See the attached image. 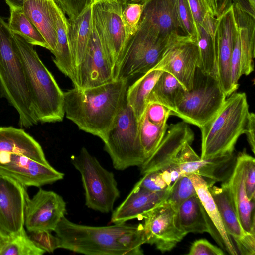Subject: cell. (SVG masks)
Wrapping results in <instances>:
<instances>
[{"mask_svg":"<svg viewBox=\"0 0 255 255\" xmlns=\"http://www.w3.org/2000/svg\"><path fill=\"white\" fill-rule=\"evenodd\" d=\"M54 231L59 248L87 255H142L146 242L142 224L91 226L64 216Z\"/></svg>","mask_w":255,"mask_h":255,"instance_id":"cell-1","label":"cell"},{"mask_svg":"<svg viewBox=\"0 0 255 255\" xmlns=\"http://www.w3.org/2000/svg\"><path fill=\"white\" fill-rule=\"evenodd\" d=\"M128 79L92 88L74 87L64 92L66 118L85 132L103 141L126 99Z\"/></svg>","mask_w":255,"mask_h":255,"instance_id":"cell-2","label":"cell"},{"mask_svg":"<svg viewBox=\"0 0 255 255\" xmlns=\"http://www.w3.org/2000/svg\"><path fill=\"white\" fill-rule=\"evenodd\" d=\"M0 95L17 111L21 127L28 128L39 122L13 34L0 15Z\"/></svg>","mask_w":255,"mask_h":255,"instance_id":"cell-3","label":"cell"},{"mask_svg":"<svg viewBox=\"0 0 255 255\" xmlns=\"http://www.w3.org/2000/svg\"><path fill=\"white\" fill-rule=\"evenodd\" d=\"M13 35L24 66L38 122L62 121L65 115L64 92L41 60L34 45L19 35Z\"/></svg>","mask_w":255,"mask_h":255,"instance_id":"cell-4","label":"cell"},{"mask_svg":"<svg viewBox=\"0 0 255 255\" xmlns=\"http://www.w3.org/2000/svg\"><path fill=\"white\" fill-rule=\"evenodd\" d=\"M225 101L216 115L200 128L201 159L234 153L235 145L244 134L249 113L244 92H234Z\"/></svg>","mask_w":255,"mask_h":255,"instance_id":"cell-5","label":"cell"},{"mask_svg":"<svg viewBox=\"0 0 255 255\" xmlns=\"http://www.w3.org/2000/svg\"><path fill=\"white\" fill-rule=\"evenodd\" d=\"M182 36L167 37L145 22L140 21L129 39L115 74L116 79L129 80L154 68L169 46Z\"/></svg>","mask_w":255,"mask_h":255,"instance_id":"cell-6","label":"cell"},{"mask_svg":"<svg viewBox=\"0 0 255 255\" xmlns=\"http://www.w3.org/2000/svg\"><path fill=\"white\" fill-rule=\"evenodd\" d=\"M226 98L218 79L197 67L192 88L179 96L171 115L200 128L216 115Z\"/></svg>","mask_w":255,"mask_h":255,"instance_id":"cell-7","label":"cell"},{"mask_svg":"<svg viewBox=\"0 0 255 255\" xmlns=\"http://www.w3.org/2000/svg\"><path fill=\"white\" fill-rule=\"evenodd\" d=\"M103 142L104 149L117 170L140 167L144 162L139 135V121L126 99Z\"/></svg>","mask_w":255,"mask_h":255,"instance_id":"cell-8","label":"cell"},{"mask_svg":"<svg viewBox=\"0 0 255 255\" xmlns=\"http://www.w3.org/2000/svg\"><path fill=\"white\" fill-rule=\"evenodd\" d=\"M71 163L81 174L87 207L102 213L112 211L120 196L113 172L104 168L85 147L72 156Z\"/></svg>","mask_w":255,"mask_h":255,"instance_id":"cell-9","label":"cell"},{"mask_svg":"<svg viewBox=\"0 0 255 255\" xmlns=\"http://www.w3.org/2000/svg\"><path fill=\"white\" fill-rule=\"evenodd\" d=\"M124 2L102 0L91 4L92 20L115 75L129 40L122 17Z\"/></svg>","mask_w":255,"mask_h":255,"instance_id":"cell-10","label":"cell"},{"mask_svg":"<svg viewBox=\"0 0 255 255\" xmlns=\"http://www.w3.org/2000/svg\"><path fill=\"white\" fill-rule=\"evenodd\" d=\"M177 211L165 200L142 216L145 244L154 245L164 253L183 240L187 234L180 225Z\"/></svg>","mask_w":255,"mask_h":255,"instance_id":"cell-11","label":"cell"},{"mask_svg":"<svg viewBox=\"0 0 255 255\" xmlns=\"http://www.w3.org/2000/svg\"><path fill=\"white\" fill-rule=\"evenodd\" d=\"M0 175L12 178L22 185L40 187L62 180L64 174L49 164L25 156L0 152Z\"/></svg>","mask_w":255,"mask_h":255,"instance_id":"cell-12","label":"cell"},{"mask_svg":"<svg viewBox=\"0 0 255 255\" xmlns=\"http://www.w3.org/2000/svg\"><path fill=\"white\" fill-rule=\"evenodd\" d=\"M66 212V204L62 197L40 188L32 198H26L24 226L29 232L54 231Z\"/></svg>","mask_w":255,"mask_h":255,"instance_id":"cell-13","label":"cell"},{"mask_svg":"<svg viewBox=\"0 0 255 255\" xmlns=\"http://www.w3.org/2000/svg\"><path fill=\"white\" fill-rule=\"evenodd\" d=\"M114 69L105 50L93 20L91 33L85 55L76 68V85L85 89L114 80Z\"/></svg>","mask_w":255,"mask_h":255,"instance_id":"cell-14","label":"cell"},{"mask_svg":"<svg viewBox=\"0 0 255 255\" xmlns=\"http://www.w3.org/2000/svg\"><path fill=\"white\" fill-rule=\"evenodd\" d=\"M185 143L176 158L182 176L194 174L201 176L211 186L226 181L231 175L236 163L234 153L201 159L191 146Z\"/></svg>","mask_w":255,"mask_h":255,"instance_id":"cell-15","label":"cell"},{"mask_svg":"<svg viewBox=\"0 0 255 255\" xmlns=\"http://www.w3.org/2000/svg\"><path fill=\"white\" fill-rule=\"evenodd\" d=\"M199 62L197 43L186 36H182L169 46L154 68L170 73L186 90H190Z\"/></svg>","mask_w":255,"mask_h":255,"instance_id":"cell-16","label":"cell"},{"mask_svg":"<svg viewBox=\"0 0 255 255\" xmlns=\"http://www.w3.org/2000/svg\"><path fill=\"white\" fill-rule=\"evenodd\" d=\"M237 32L232 5L217 18L214 33L218 80L226 97L235 92L232 83L231 59Z\"/></svg>","mask_w":255,"mask_h":255,"instance_id":"cell-17","label":"cell"},{"mask_svg":"<svg viewBox=\"0 0 255 255\" xmlns=\"http://www.w3.org/2000/svg\"><path fill=\"white\" fill-rule=\"evenodd\" d=\"M250 156L245 150L236 155L234 169L221 187L227 192L244 230L248 234L255 235V200H249L245 187Z\"/></svg>","mask_w":255,"mask_h":255,"instance_id":"cell-18","label":"cell"},{"mask_svg":"<svg viewBox=\"0 0 255 255\" xmlns=\"http://www.w3.org/2000/svg\"><path fill=\"white\" fill-rule=\"evenodd\" d=\"M26 187L0 175V229L12 235L24 226V211L28 196Z\"/></svg>","mask_w":255,"mask_h":255,"instance_id":"cell-19","label":"cell"},{"mask_svg":"<svg viewBox=\"0 0 255 255\" xmlns=\"http://www.w3.org/2000/svg\"><path fill=\"white\" fill-rule=\"evenodd\" d=\"M167 130L157 148L139 167L142 175L177 165L176 158L181 149L186 143L191 144L194 139L192 130L184 121L171 124Z\"/></svg>","mask_w":255,"mask_h":255,"instance_id":"cell-20","label":"cell"},{"mask_svg":"<svg viewBox=\"0 0 255 255\" xmlns=\"http://www.w3.org/2000/svg\"><path fill=\"white\" fill-rule=\"evenodd\" d=\"M208 189L217 206L225 229L238 254L255 255V235L244 230L226 190L221 186L214 185Z\"/></svg>","mask_w":255,"mask_h":255,"instance_id":"cell-21","label":"cell"},{"mask_svg":"<svg viewBox=\"0 0 255 255\" xmlns=\"http://www.w3.org/2000/svg\"><path fill=\"white\" fill-rule=\"evenodd\" d=\"M171 190L152 192L135 185L124 201L113 212L111 222L123 224L142 217L168 197Z\"/></svg>","mask_w":255,"mask_h":255,"instance_id":"cell-22","label":"cell"},{"mask_svg":"<svg viewBox=\"0 0 255 255\" xmlns=\"http://www.w3.org/2000/svg\"><path fill=\"white\" fill-rule=\"evenodd\" d=\"M140 21L167 37L184 35L177 11V0H143Z\"/></svg>","mask_w":255,"mask_h":255,"instance_id":"cell-23","label":"cell"},{"mask_svg":"<svg viewBox=\"0 0 255 255\" xmlns=\"http://www.w3.org/2000/svg\"><path fill=\"white\" fill-rule=\"evenodd\" d=\"M59 7L55 0H23L22 7L53 54L57 47L56 19Z\"/></svg>","mask_w":255,"mask_h":255,"instance_id":"cell-24","label":"cell"},{"mask_svg":"<svg viewBox=\"0 0 255 255\" xmlns=\"http://www.w3.org/2000/svg\"><path fill=\"white\" fill-rule=\"evenodd\" d=\"M0 152L20 154L49 164L39 143L22 129L13 127H0Z\"/></svg>","mask_w":255,"mask_h":255,"instance_id":"cell-25","label":"cell"},{"mask_svg":"<svg viewBox=\"0 0 255 255\" xmlns=\"http://www.w3.org/2000/svg\"><path fill=\"white\" fill-rule=\"evenodd\" d=\"M177 212L180 225L187 234L208 233L222 247L220 237L197 194L183 202Z\"/></svg>","mask_w":255,"mask_h":255,"instance_id":"cell-26","label":"cell"},{"mask_svg":"<svg viewBox=\"0 0 255 255\" xmlns=\"http://www.w3.org/2000/svg\"><path fill=\"white\" fill-rule=\"evenodd\" d=\"M217 18L207 13L197 28L196 43L199 51L198 68L218 79L214 33Z\"/></svg>","mask_w":255,"mask_h":255,"instance_id":"cell-27","label":"cell"},{"mask_svg":"<svg viewBox=\"0 0 255 255\" xmlns=\"http://www.w3.org/2000/svg\"><path fill=\"white\" fill-rule=\"evenodd\" d=\"M187 175L192 181L196 193L220 237L222 243L221 248L230 255H239L225 229L218 208L209 191L207 182L198 175L191 174Z\"/></svg>","mask_w":255,"mask_h":255,"instance_id":"cell-28","label":"cell"},{"mask_svg":"<svg viewBox=\"0 0 255 255\" xmlns=\"http://www.w3.org/2000/svg\"><path fill=\"white\" fill-rule=\"evenodd\" d=\"M57 47L53 62L59 70L76 85V70L69 36V20L59 7L57 13Z\"/></svg>","mask_w":255,"mask_h":255,"instance_id":"cell-29","label":"cell"},{"mask_svg":"<svg viewBox=\"0 0 255 255\" xmlns=\"http://www.w3.org/2000/svg\"><path fill=\"white\" fill-rule=\"evenodd\" d=\"M232 7L240 37L242 75L247 76L254 67L255 18L234 6Z\"/></svg>","mask_w":255,"mask_h":255,"instance_id":"cell-30","label":"cell"},{"mask_svg":"<svg viewBox=\"0 0 255 255\" xmlns=\"http://www.w3.org/2000/svg\"><path fill=\"white\" fill-rule=\"evenodd\" d=\"M69 20V36L74 63L76 68L86 51L92 27V5L77 18Z\"/></svg>","mask_w":255,"mask_h":255,"instance_id":"cell-31","label":"cell"},{"mask_svg":"<svg viewBox=\"0 0 255 255\" xmlns=\"http://www.w3.org/2000/svg\"><path fill=\"white\" fill-rule=\"evenodd\" d=\"M162 71L158 69H152L142 74L128 88L127 102L138 121L145 111L148 97Z\"/></svg>","mask_w":255,"mask_h":255,"instance_id":"cell-32","label":"cell"},{"mask_svg":"<svg viewBox=\"0 0 255 255\" xmlns=\"http://www.w3.org/2000/svg\"><path fill=\"white\" fill-rule=\"evenodd\" d=\"M185 90L174 76L163 71L148 97L147 104H160L167 107L172 113L175 109L178 98Z\"/></svg>","mask_w":255,"mask_h":255,"instance_id":"cell-33","label":"cell"},{"mask_svg":"<svg viewBox=\"0 0 255 255\" xmlns=\"http://www.w3.org/2000/svg\"><path fill=\"white\" fill-rule=\"evenodd\" d=\"M9 28L13 34L24 38L34 46H39L49 49L46 42L37 29L26 16L22 7L9 6Z\"/></svg>","mask_w":255,"mask_h":255,"instance_id":"cell-34","label":"cell"},{"mask_svg":"<svg viewBox=\"0 0 255 255\" xmlns=\"http://www.w3.org/2000/svg\"><path fill=\"white\" fill-rule=\"evenodd\" d=\"M168 127L167 124L158 126L152 123L148 120L144 112L139 121V135L145 160L157 148L163 139Z\"/></svg>","mask_w":255,"mask_h":255,"instance_id":"cell-35","label":"cell"},{"mask_svg":"<svg viewBox=\"0 0 255 255\" xmlns=\"http://www.w3.org/2000/svg\"><path fill=\"white\" fill-rule=\"evenodd\" d=\"M45 253L30 238L24 228L17 233L9 235L0 255H42Z\"/></svg>","mask_w":255,"mask_h":255,"instance_id":"cell-36","label":"cell"},{"mask_svg":"<svg viewBox=\"0 0 255 255\" xmlns=\"http://www.w3.org/2000/svg\"><path fill=\"white\" fill-rule=\"evenodd\" d=\"M143 8V5L141 2L128 1L123 4L122 20L129 39L138 29Z\"/></svg>","mask_w":255,"mask_h":255,"instance_id":"cell-37","label":"cell"},{"mask_svg":"<svg viewBox=\"0 0 255 255\" xmlns=\"http://www.w3.org/2000/svg\"><path fill=\"white\" fill-rule=\"evenodd\" d=\"M196 194L191 179L188 175H183L176 182L166 200L177 210L183 202Z\"/></svg>","mask_w":255,"mask_h":255,"instance_id":"cell-38","label":"cell"},{"mask_svg":"<svg viewBox=\"0 0 255 255\" xmlns=\"http://www.w3.org/2000/svg\"><path fill=\"white\" fill-rule=\"evenodd\" d=\"M178 19L184 35L196 42L197 31L187 0H177Z\"/></svg>","mask_w":255,"mask_h":255,"instance_id":"cell-39","label":"cell"},{"mask_svg":"<svg viewBox=\"0 0 255 255\" xmlns=\"http://www.w3.org/2000/svg\"><path fill=\"white\" fill-rule=\"evenodd\" d=\"M69 20L77 18L92 3V0H55Z\"/></svg>","mask_w":255,"mask_h":255,"instance_id":"cell-40","label":"cell"},{"mask_svg":"<svg viewBox=\"0 0 255 255\" xmlns=\"http://www.w3.org/2000/svg\"><path fill=\"white\" fill-rule=\"evenodd\" d=\"M136 185L152 192H160L169 188L159 171L151 172L143 175Z\"/></svg>","mask_w":255,"mask_h":255,"instance_id":"cell-41","label":"cell"},{"mask_svg":"<svg viewBox=\"0 0 255 255\" xmlns=\"http://www.w3.org/2000/svg\"><path fill=\"white\" fill-rule=\"evenodd\" d=\"M30 238L45 252L52 253L59 248V242L56 236L48 231H36L29 232Z\"/></svg>","mask_w":255,"mask_h":255,"instance_id":"cell-42","label":"cell"},{"mask_svg":"<svg viewBox=\"0 0 255 255\" xmlns=\"http://www.w3.org/2000/svg\"><path fill=\"white\" fill-rule=\"evenodd\" d=\"M145 113L148 120L158 126L167 125L171 111L165 106L157 103L147 104Z\"/></svg>","mask_w":255,"mask_h":255,"instance_id":"cell-43","label":"cell"},{"mask_svg":"<svg viewBox=\"0 0 255 255\" xmlns=\"http://www.w3.org/2000/svg\"><path fill=\"white\" fill-rule=\"evenodd\" d=\"M231 72L232 86L236 91L239 87V80L242 75L240 41L238 29L231 56Z\"/></svg>","mask_w":255,"mask_h":255,"instance_id":"cell-44","label":"cell"},{"mask_svg":"<svg viewBox=\"0 0 255 255\" xmlns=\"http://www.w3.org/2000/svg\"><path fill=\"white\" fill-rule=\"evenodd\" d=\"M188 255H224L223 250L209 242L208 240L201 239L195 241L191 245Z\"/></svg>","mask_w":255,"mask_h":255,"instance_id":"cell-45","label":"cell"},{"mask_svg":"<svg viewBox=\"0 0 255 255\" xmlns=\"http://www.w3.org/2000/svg\"><path fill=\"white\" fill-rule=\"evenodd\" d=\"M245 187L248 198L255 200V159L250 156L245 177Z\"/></svg>","mask_w":255,"mask_h":255,"instance_id":"cell-46","label":"cell"},{"mask_svg":"<svg viewBox=\"0 0 255 255\" xmlns=\"http://www.w3.org/2000/svg\"><path fill=\"white\" fill-rule=\"evenodd\" d=\"M196 25L197 31L205 15L208 12L204 0H187Z\"/></svg>","mask_w":255,"mask_h":255,"instance_id":"cell-47","label":"cell"},{"mask_svg":"<svg viewBox=\"0 0 255 255\" xmlns=\"http://www.w3.org/2000/svg\"><path fill=\"white\" fill-rule=\"evenodd\" d=\"M209 13L218 18L232 6V0H204Z\"/></svg>","mask_w":255,"mask_h":255,"instance_id":"cell-48","label":"cell"},{"mask_svg":"<svg viewBox=\"0 0 255 255\" xmlns=\"http://www.w3.org/2000/svg\"><path fill=\"white\" fill-rule=\"evenodd\" d=\"M169 189H172L176 182L182 176L177 165H171L159 171Z\"/></svg>","mask_w":255,"mask_h":255,"instance_id":"cell-49","label":"cell"},{"mask_svg":"<svg viewBox=\"0 0 255 255\" xmlns=\"http://www.w3.org/2000/svg\"><path fill=\"white\" fill-rule=\"evenodd\" d=\"M255 115L253 112H250L247 117L244 128V134L246 136L247 141L252 151H255Z\"/></svg>","mask_w":255,"mask_h":255,"instance_id":"cell-50","label":"cell"},{"mask_svg":"<svg viewBox=\"0 0 255 255\" xmlns=\"http://www.w3.org/2000/svg\"><path fill=\"white\" fill-rule=\"evenodd\" d=\"M232 5L255 18V8L251 5L249 0H232Z\"/></svg>","mask_w":255,"mask_h":255,"instance_id":"cell-51","label":"cell"},{"mask_svg":"<svg viewBox=\"0 0 255 255\" xmlns=\"http://www.w3.org/2000/svg\"><path fill=\"white\" fill-rule=\"evenodd\" d=\"M9 235L0 230V251L8 240Z\"/></svg>","mask_w":255,"mask_h":255,"instance_id":"cell-52","label":"cell"},{"mask_svg":"<svg viewBox=\"0 0 255 255\" xmlns=\"http://www.w3.org/2000/svg\"><path fill=\"white\" fill-rule=\"evenodd\" d=\"M6 4L9 6L22 7L23 0H4Z\"/></svg>","mask_w":255,"mask_h":255,"instance_id":"cell-53","label":"cell"},{"mask_svg":"<svg viewBox=\"0 0 255 255\" xmlns=\"http://www.w3.org/2000/svg\"><path fill=\"white\" fill-rule=\"evenodd\" d=\"M251 5L255 8V0H249Z\"/></svg>","mask_w":255,"mask_h":255,"instance_id":"cell-54","label":"cell"},{"mask_svg":"<svg viewBox=\"0 0 255 255\" xmlns=\"http://www.w3.org/2000/svg\"><path fill=\"white\" fill-rule=\"evenodd\" d=\"M143 0H128L129 2H140Z\"/></svg>","mask_w":255,"mask_h":255,"instance_id":"cell-55","label":"cell"},{"mask_svg":"<svg viewBox=\"0 0 255 255\" xmlns=\"http://www.w3.org/2000/svg\"><path fill=\"white\" fill-rule=\"evenodd\" d=\"M93 0V2L95 1L102 0ZM117 0V1H122V2H127L128 1V0Z\"/></svg>","mask_w":255,"mask_h":255,"instance_id":"cell-56","label":"cell"},{"mask_svg":"<svg viewBox=\"0 0 255 255\" xmlns=\"http://www.w3.org/2000/svg\"></svg>","mask_w":255,"mask_h":255,"instance_id":"cell-57","label":"cell"}]
</instances>
